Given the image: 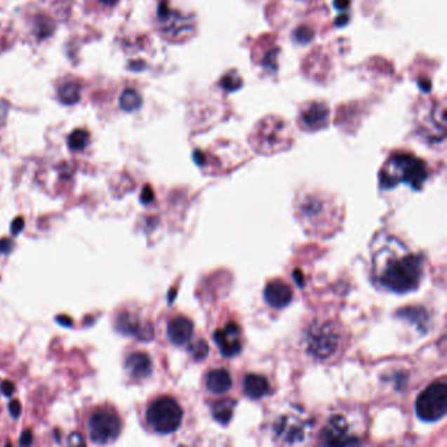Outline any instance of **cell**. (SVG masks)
<instances>
[{
  "mask_svg": "<svg viewBox=\"0 0 447 447\" xmlns=\"http://www.w3.org/2000/svg\"><path fill=\"white\" fill-rule=\"evenodd\" d=\"M158 19L163 33L167 34L171 40L187 39V36L194 29L193 21L189 20L178 11L172 10L166 0H161L158 6Z\"/></svg>",
  "mask_w": 447,
  "mask_h": 447,
  "instance_id": "obj_8",
  "label": "cell"
},
{
  "mask_svg": "<svg viewBox=\"0 0 447 447\" xmlns=\"http://www.w3.org/2000/svg\"><path fill=\"white\" fill-rule=\"evenodd\" d=\"M88 430L93 442L105 445L119 437L121 420L113 409L100 408L92 413L88 421Z\"/></svg>",
  "mask_w": 447,
  "mask_h": 447,
  "instance_id": "obj_7",
  "label": "cell"
},
{
  "mask_svg": "<svg viewBox=\"0 0 447 447\" xmlns=\"http://www.w3.org/2000/svg\"><path fill=\"white\" fill-rule=\"evenodd\" d=\"M348 16H345V18L341 16V18H338V20H336V24H338V25H345V24L348 22Z\"/></svg>",
  "mask_w": 447,
  "mask_h": 447,
  "instance_id": "obj_37",
  "label": "cell"
},
{
  "mask_svg": "<svg viewBox=\"0 0 447 447\" xmlns=\"http://www.w3.org/2000/svg\"><path fill=\"white\" fill-rule=\"evenodd\" d=\"M13 243L11 239H1L0 240V253H8L12 251Z\"/></svg>",
  "mask_w": 447,
  "mask_h": 447,
  "instance_id": "obj_30",
  "label": "cell"
},
{
  "mask_svg": "<svg viewBox=\"0 0 447 447\" xmlns=\"http://www.w3.org/2000/svg\"><path fill=\"white\" fill-rule=\"evenodd\" d=\"M24 225H25L24 219L21 218V217H18V218L12 222V225H11V232H12L13 235H19L21 231H22V229H24Z\"/></svg>",
  "mask_w": 447,
  "mask_h": 447,
  "instance_id": "obj_27",
  "label": "cell"
},
{
  "mask_svg": "<svg viewBox=\"0 0 447 447\" xmlns=\"http://www.w3.org/2000/svg\"><path fill=\"white\" fill-rule=\"evenodd\" d=\"M90 143V133L87 130L78 129L69 137V147L72 151H83Z\"/></svg>",
  "mask_w": 447,
  "mask_h": 447,
  "instance_id": "obj_22",
  "label": "cell"
},
{
  "mask_svg": "<svg viewBox=\"0 0 447 447\" xmlns=\"http://www.w3.org/2000/svg\"><path fill=\"white\" fill-rule=\"evenodd\" d=\"M168 338L175 345H185L193 336V323L188 318L178 316L171 320L168 324Z\"/></svg>",
  "mask_w": 447,
  "mask_h": 447,
  "instance_id": "obj_15",
  "label": "cell"
},
{
  "mask_svg": "<svg viewBox=\"0 0 447 447\" xmlns=\"http://www.w3.org/2000/svg\"><path fill=\"white\" fill-rule=\"evenodd\" d=\"M208 344L205 342V341H199L193 348H192V353H193V356L196 359H202V358L206 357L208 356Z\"/></svg>",
  "mask_w": 447,
  "mask_h": 447,
  "instance_id": "obj_25",
  "label": "cell"
},
{
  "mask_svg": "<svg viewBox=\"0 0 447 447\" xmlns=\"http://www.w3.org/2000/svg\"><path fill=\"white\" fill-rule=\"evenodd\" d=\"M350 4V0H335V7L338 10H347Z\"/></svg>",
  "mask_w": 447,
  "mask_h": 447,
  "instance_id": "obj_34",
  "label": "cell"
},
{
  "mask_svg": "<svg viewBox=\"0 0 447 447\" xmlns=\"http://www.w3.org/2000/svg\"><path fill=\"white\" fill-rule=\"evenodd\" d=\"M232 386V378L229 375V371L225 368H217L211 370L208 378H206V387L213 394H225L227 392Z\"/></svg>",
  "mask_w": 447,
  "mask_h": 447,
  "instance_id": "obj_17",
  "label": "cell"
},
{
  "mask_svg": "<svg viewBox=\"0 0 447 447\" xmlns=\"http://www.w3.org/2000/svg\"><path fill=\"white\" fill-rule=\"evenodd\" d=\"M427 178V166L422 160L409 154H395L382 169L379 180L382 188H394L400 182H406L413 189H420Z\"/></svg>",
  "mask_w": 447,
  "mask_h": 447,
  "instance_id": "obj_2",
  "label": "cell"
},
{
  "mask_svg": "<svg viewBox=\"0 0 447 447\" xmlns=\"http://www.w3.org/2000/svg\"><path fill=\"white\" fill-rule=\"evenodd\" d=\"M8 110H10V104L6 100L0 99V125L6 122Z\"/></svg>",
  "mask_w": 447,
  "mask_h": 447,
  "instance_id": "obj_28",
  "label": "cell"
},
{
  "mask_svg": "<svg viewBox=\"0 0 447 447\" xmlns=\"http://www.w3.org/2000/svg\"><path fill=\"white\" fill-rule=\"evenodd\" d=\"M447 385L438 380L425 388L416 400V413L424 421H437L446 415Z\"/></svg>",
  "mask_w": 447,
  "mask_h": 447,
  "instance_id": "obj_5",
  "label": "cell"
},
{
  "mask_svg": "<svg viewBox=\"0 0 447 447\" xmlns=\"http://www.w3.org/2000/svg\"><path fill=\"white\" fill-rule=\"evenodd\" d=\"M99 1L102 3V4H105V6H108V7H113V6H116L119 3V0H99Z\"/></svg>",
  "mask_w": 447,
  "mask_h": 447,
  "instance_id": "obj_36",
  "label": "cell"
},
{
  "mask_svg": "<svg viewBox=\"0 0 447 447\" xmlns=\"http://www.w3.org/2000/svg\"><path fill=\"white\" fill-rule=\"evenodd\" d=\"M154 201V190L149 187L146 185L143 190H142V194H140V202L142 204H151Z\"/></svg>",
  "mask_w": 447,
  "mask_h": 447,
  "instance_id": "obj_26",
  "label": "cell"
},
{
  "mask_svg": "<svg viewBox=\"0 0 447 447\" xmlns=\"http://www.w3.org/2000/svg\"><path fill=\"white\" fill-rule=\"evenodd\" d=\"M220 86L229 92H234L241 87V79L236 74H226L220 81Z\"/></svg>",
  "mask_w": 447,
  "mask_h": 447,
  "instance_id": "obj_23",
  "label": "cell"
},
{
  "mask_svg": "<svg viewBox=\"0 0 447 447\" xmlns=\"http://www.w3.org/2000/svg\"><path fill=\"white\" fill-rule=\"evenodd\" d=\"M341 344V333L332 321L312 326L307 336L308 350L319 359L332 357Z\"/></svg>",
  "mask_w": 447,
  "mask_h": 447,
  "instance_id": "obj_6",
  "label": "cell"
},
{
  "mask_svg": "<svg viewBox=\"0 0 447 447\" xmlns=\"http://www.w3.org/2000/svg\"><path fill=\"white\" fill-rule=\"evenodd\" d=\"M80 92H81V88H80L79 84H76V83H67V84H65V86L60 87L58 95H60V101H62L63 104H66V105H74L75 102L79 101Z\"/></svg>",
  "mask_w": 447,
  "mask_h": 447,
  "instance_id": "obj_20",
  "label": "cell"
},
{
  "mask_svg": "<svg viewBox=\"0 0 447 447\" xmlns=\"http://www.w3.org/2000/svg\"><path fill=\"white\" fill-rule=\"evenodd\" d=\"M125 368L130 375L135 379H145L152 373V362L146 353H131L126 358Z\"/></svg>",
  "mask_w": 447,
  "mask_h": 447,
  "instance_id": "obj_16",
  "label": "cell"
},
{
  "mask_svg": "<svg viewBox=\"0 0 447 447\" xmlns=\"http://www.w3.org/2000/svg\"><path fill=\"white\" fill-rule=\"evenodd\" d=\"M69 443L75 445V446H83L86 442H84V439L80 436L79 433H75V434H71Z\"/></svg>",
  "mask_w": 447,
  "mask_h": 447,
  "instance_id": "obj_33",
  "label": "cell"
},
{
  "mask_svg": "<svg viewBox=\"0 0 447 447\" xmlns=\"http://www.w3.org/2000/svg\"><path fill=\"white\" fill-rule=\"evenodd\" d=\"M8 409H10L11 416H12V418H19L21 413L20 401H19V400H12L10 403V407H8Z\"/></svg>",
  "mask_w": 447,
  "mask_h": 447,
  "instance_id": "obj_29",
  "label": "cell"
},
{
  "mask_svg": "<svg viewBox=\"0 0 447 447\" xmlns=\"http://www.w3.org/2000/svg\"><path fill=\"white\" fill-rule=\"evenodd\" d=\"M264 297L272 307H286L293 298V290L282 281H273L267 285Z\"/></svg>",
  "mask_w": 447,
  "mask_h": 447,
  "instance_id": "obj_14",
  "label": "cell"
},
{
  "mask_svg": "<svg viewBox=\"0 0 447 447\" xmlns=\"http://www.w3.org/2000/svg\"><path fill=\"white\" fill-rule=\"evenodd\" d=\"M329 110L323 102H311L299 114V124L308 130L324 128L328 122Z\"/></svg>",
  "mask_w": 447,
  "mask_h": 447,
  "instance_id": "obj_12",
  "label": "cell"
},
{
  "mask_svg": "<svg viewBox=\"0 0 447 447\" xmlns=\"http://www.w3.org/2000/svg\"><path fill=\"white\" fill-rule=\"evenodd\" d=\"M234 409H235V401L231 399H223L213 406V416L222 425H226L232 418Z\"/></svg>",
  "mask_w": 447,
  "mask_h": 447,
  "instance_id": "obj_19",
  "label": "cell"
},
{
  "mask_svg": "<svg viewBox=\"0 0 447 447\" xmlns=\"http://www.w3.org/2000/svg\"><path fill=\"white\" fill-rule=\"evenodd\" d=\"M243 388H244V392L248 398L261 399L268 394L270 387H269L267 378L256 375V374H249L244 378Z\"/></svg>",
  "mask_w": 447,
  "mask_h": 447,
  "instance_id": "obj_18",
  "label": "cell"
},
{
  "mask_svg": "<svg viewBox=\"0 0 447 447\" xmlns=\"http://www.w3.org/2000/svg\"><path fill=\"white\" fill-rule=\"evenodd\" d=\"M283 121L274 117L262 119L258 129V140L260 149L264 147H279L286 138Z\"/></svg>",
  "mask_w": 447,
  "mask_h": 447,
  "instance_id": "obj_10",
  "label": "cell"
},
{
  "mask_svg": "<svg viewBox=\"0 0 447 447\" xmlns=\"http://www.w3.org/2000/svg\"><path fill=\"white\" fill-rule=\"evenodd\" d=\"M1 391L6 396H11L15 392V385L10 380H4L1 385Z\"/></svg>",
  "mask_w": 447,
  "mask_h": 447,
  "instance_id": "obj_32",
  "label": "cell"
},
{
  "mask_svg": "<svg viewBox=\"0 0 447 447\" xmlns=\"http://www.w3.org/2000/svg\"><path fill=\"white\" fill-rule=\"evenodd\" d=\"M323 439L326 445H357L359 439L352 432L348 420L342 415L329 418L327 427L323 430Z\"/></svg>",
  "mask_w": 447,
  "mask_h": 447,
  "instance_id": "obj_9",
  "label": "cell"
},
{
  "mask_svg": "<svg viewBox=\"0 0 447 447\" xmlns=\"http://www.w3.org/2000/svg\"><path fill=\"white\" fill-rule=\"evenodd\" d=\"M273 429L281 442L294 445L306 441L312 429V422L300 409L291 408L290 412L276 420Z\"/></svg>",
  "mask_w": 447,
  "mask_h": 447,
  "instance_id": "obj_4",
  "label": "cell"
},
{
  "mask_svg": "<svg viewBox=\"0 0 447 447\" xmlns=\"http://www.w3.org/2000/svg\"><path fill=\"white\" fill-rule=\"evenodd\" d=\"M214 340L225 357H234L241 350L240 332L235 323H229L223 328L215 331Z\"/></svg>",
  "mask_w": 447,
  "mask_h": 447,
  "instance_id": "obj_11",
  "label": "cell"
},
{
  "mask_svg": "<svg viewBox=\"0 0 447 447\" xmlns=\"http://www.w3.org/2000/svg\"><path fill=\"white\" fill-rule=\"evenodd\" d=\"M149 427L160 434H169L179 429L182 421V409L175 399L163 396L149 404L147 409Z\"/></svg>",
  "mask_w": 447,
  "mask_h": 447,
  "instance_id": "obj_3",
  "label": "cell"
},
{
  "mask_svg": "<svg viewBox=\"0 0 447 447\" xmlns=\"http://www.w3.org/2000/svg\"><path fill=\"white\" fill-rule=\"evenodd\" d=\"M33 441V434L30 430H25L21 433L20 445L21 446H29Z\"/></svg>",
  "mask_w": 447,
  "mask_h": 447,
  "instance_id": "obj_31",
  "label": "cell"
},
{
  "mask_svg": "<svg viewBox=\"0 0 447 447\" xmlns=\"http://www.w3.org/2000/svg\"><path fill=\"white\" fill-rule=\"evenodd\" d=\"M119 105L126 112H134V110L140 109L142 105V98L137 91L126 90L119 99Z\"/></svg>",
  "mask_w": 447,
  "mask_h": 447,
  "instance_id": "obj_21",
  "label": "cell"
},
{
  "mask_svg": "<svg viewBox=\"0 0 447 447\" xmlns=\"http://www.w3.org/2000/svg\"><path fill=\"white\" fill-rule=\"evenodd\" d=\"M57 321H58L60 324H62V326H66V327H71V326H72V320H71L69 316H65V315L58 316Z\"/></svg>",
  "mask_w": 447,
  "mask_h": 447,
  "instance_id": "obj_35",
  "label": "cell"
},
{
  "mask_svg": "<svg viewBox=\"0 0 447 447\" xmlns=\"http://www.w3.org/2000/svg\"><path fill=\"white\" fill-rule=\"evenodd\" d=\"M314 33L308 27H299L298 29L294 32V40L299 44H307L312 40Z\"/></svg>",
  "mask_w": 447,
  "mask_h": 447,
  "instance_id": "obj_24",
  "label": "cell"
},
{
  "mask_svg": "<svg viewBox=\"0 0 447 447\" xmlns=\"http://www.w3.org/2000/svg\"><path fill=\"white\" fill-rule=\"evenodd\" d=\"M116 328L119 329V332L124 335L135 336L140 340H151L152 338L151 326L149 324L146 327H142L138 318H135L129 312H124L119 315L117 323H116Z\"/></svg>",
  "mask_w": 447,
  "mask_h": 447,
  "instance_id": "obj_13",
  "label": "cell"
},
{
  "mask_svg": "<svg viewBox=\"0 0 447 447\" xmlns=\"http://www.w3.org/2000/svg\"><path fill=\"white\" fill-rule=\"evenodd\" d=\"M375 259L378 277L385 288L395 293H408L418 288L422 277V260L404 247L382 249Z\"/></svg>",
  "mask_w": 447,
  "mask_h": 447,
  "instance_id": "obj_1",
  "label": "cell"
}]
</instances>
